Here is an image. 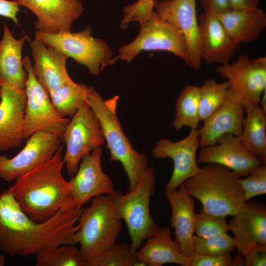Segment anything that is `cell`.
I'll use <instances>...</instances> for the list:
<instances>
[{"instance_id": "4316f807", "label": "cell", "mask_w": 266, "mask_h": 266, "mask_svg": "<svg viewBox=\"0 0 266 266\" xmlns=\"http://www.w3.org/2000/svg\"><path fill=\"white\" fill-rule=\"evenodd\" d=\"M245 148L266 163V112L259 105L245 107L239 136Z\"/></svg>"}, {"instance_id": "83f0119b", "label": "cell", "mask_w": 266, "mask_h": 266, "mask_svg": "<svg viewBox=\"0 0 266 266\" xmlns=\"http://www.w3.org/2000/svg\"><path fill=\"white\" fill-rule=\"evenodd\" d=\"M200 86L187 85L179 94L175 104V115L172 125L176 131L184 127L198 129L200 122L199 114Z\"/></svg>"}, {"instance_id": "9c48e42d", "label": "cell", "mask_w": 266, "mask_h": 266, "mask_svg": "<svg viewBox=\"0 0 266 266\" xmlns=\"http://www.w3.org/2000/svg\"><path fill=\"white\" fill-rule=\"evenodd\" d=\"M72 117L62 135L66 144L63 160L71 176L77 172L82 158L104 143L99 122L86 101Z\"/></svg>"}, {"instance_id": "f1b7e54d", "label": "cell", "mask_w": 266, "mask_h": 266, "mask_svg": "<svg viewBox=\"0 0 266 266\" xmlns=\"http://www.w3.org/2000/svg\"><path fill=\"white\" fill-rule=\"evenodd\" d=\"M88 86L72 79L51 91L49 97L58 112L62 116L72 117L86 101Z\"/></svg>"}, {"instance_id": "f35d334b", "label": "cell", "mask_w": 266, "mask_h": 266, "mask_svg": "<svg viewBox=\"0 0 266 266\" xmlns=\"http://www.w3.org/2000/svg\"><path fill=\"white\" fill-rule=\"evenodd\" d=\"M19 6L13 0H0V16L11 19L18 24L17 14L20 10Z\"/></svg>"}, {"instance_id": "44dd1931", "label": "cell", "mask_w": 266, "mask_h": 266, "mask_svg": "<svg viewBox=\"0 0 266 266\" xmlns=\"http://www.w3.org/2000/svg\"><path fill=\"white\" fill-rule=\"evenodd\" d=\"M201 59L207 64L229 63L239 48L225 29L217 15L203 13L198 19Z\"/></svg>"}, {"instance_id": "d590c367", "label": "cell", "mask_w": 266, "mask_h": 266, "mask_svg": "<svg viewBox=\"0 0 266 266\" xmlns=\"http://www.w3.org/2000/svg\"><path fill=\"white\" fill-rule=\"evenodd\" d=\"M191 266H232V258L230 252L215 255L194 253Z\"/></svg>"}, {"instance_id": "8d00e7d4", "label": "cell", "mask_w": 266, "mask_h": 266, "mask_svg": "<svg viewBox=\"0 0 266 266\" xmlns=\"http://www.w3.org/2000/svg\"><path fill=\"white\" fill-rule=\"evenodd\" d=\"M245 266H266V246H260L249 250L244 255Z\"/></svg>"}, {"instance_id": "cb8c5ba5", "label": "cell", "mask_w": 266, "mask_h": 266, "mask_svg": "<svg viewBox=\"0 0 266 266\" xmlns=\"http://www.w3.org/2000/svg\"><path fill=\"white\" fill-rule=\"evenodd\" d=\"M169 227H159L145 244L134 253L135 258L144 265L162 266L174 264L181 266H191V258L182 254L179 244L173 240Z\"/></svg>"}, {"instance_id": "7bdbcfd3", "label": "cell", "mask_w": 266, "mask_h": 266, "mask_svg": "<svg viewBox=\"0 0 266 266\" xmlns=\"http://www.w3.org/2000/svg\"></svg>"}, {"instance_id": "484cf974", "label": "cell", "mask_w": 266, "mask_h": 266, "mask_svg": "<svg viewBox=\"0 0 266 266\" xmlns=\"http://www.w3.org/2000/svg\"><path fill=\"white\" fill-rule=\"evenodd\" d=\"M27 38L16 39L6 23L0 40V80L17 89H25L28 74L22 58L24 44Z\"/></svg>"}, {"instance_id": "74e56055", "label": "cell", "mask_w": 266, "mask_h": 266, "mask_svg": "<svg viewBox=\"0 0 266 266\" xmlns=\"http://www.w3.org/2000/svg\"><path fill=\"white\" fill-rule=\"evenodd\" d=\"M204 13L221 14L230 9L229 0H199Z\"/></svg>"}, {"instance_id": "b9f144b4", "label": "cell", "mask_w": 266, "mask_h": 266, "mask_svg": "<svg viewBox=\"0 0 266 266\" xmlns=\"http://www.w3.org/2000/svg\"><path fill=\"white\" fill-rule=\"evenodd\" d=\"M5 257L3 255H0V266H3L5 264Z\"/></svg>"}, {"instance_id": "d4e9b609", "label": "cell", "mask_w": 266, "mask_h": 266, "mask_svg": "<svg viewBox=\"0 0 266 266\" xmlns=\"http://www.w3.org/2000/svg\"><path fill=\"white\" fill-rule=\"evenodd\" d=\"M217 16L229 34L239 44L258 39L266 27V14L258 7L229 9Z\"/></svg>"}, {"instance_id": "52a82bcc", "label": "cell", "mask_w": 266, "mask_h": 266, "mask_svg": "<svg viewBox=\"0 0 266 266\" xmlns=\"http://www.w3.org/2000/svg\"><path fill=\"white\" fill-rule=\"evenodd\" d=\"M91 27L88 26L77 33H49L37 31L35 37L47 46L61 52L86 66L91 74L97 75L107 66L114 64L116 60L112 58V52L108 44L93 37Z\"/></svg>"}, {"instance_id": "d6a6232c", "label": "cell", "mask_w": 266, "mask_h": 266, "mask_svg": "<svg viewBox=\"0 0 266 266\" xmlns=\"http://www.w3.org/2000/svg\"><path fill=\"white\" fill-rule=\"evenodd\" d=\"M226 216L216 215L206 211L201 208L196 213L195 233L201 237H212L227 233L229 226Z\"/></svg>"}, {"instance_id": "ab89813d", "label": "cell", "mask_w": 266, "mask_h": 266, "mask_svg": "<svg viewBox=\"0 0 266 266\" xmlns=\"http://www.w3.org/2000/svg\"><path fill=\"white\" fill-rule=\"evenodd\" d=\"M230 9H242L258 7L260 0H229Z\"/></svg>"}, {"instance_id": "836d02e7", "label": "cell", "mask_w": 266, "mask_h": 266, "mask_svg": "<svg viewBox=\"0 0 266 266\" xmlns=\"http://www.w3.org/2000/svg\"><path fill=\"white\" fill-rule=\"evenodd\" d=\"M194 253L215 255L222 254L234 249V240L227 233L212 237H201L194 235Z\"/></svg>"}, {"instance_id": "9a60e30c", "label": "cell", "mask_w": 266, "mask_h": 266, "mask_svg": "<svg viewBox=\"0 0 266 266\" xmlns=\"http://www.w3.org/2000/svg\"><path fill=\"white\" fill-rule=\"evenodd\" d=\"M0 151L19 147L24 136L27 94L0 80Z\"/></svg>"}, {"instance_id": "5bb4252c", "label": "cell", "mask_w": 266, "mask_h": 266, "mask_svg": "<svg viewBox=\"0 0 266 266\" xmlns=\"http://www.w3.org/2000/svg\"><path fill=\"white\" fill-rule=\"evenodd\" d=\"M155 11L162 19L173 25L185 40L188 58L186 64L195 71L201 67L196 0L156 1Z\"/></svg>"}, {"instance_id": "7a4b0ae2", "label": "cell", "mask_w": 266, "mask_h": 266, "mask_svg": "<svg viewBox=\"0 0 266 266\" xmlns=\"http://www.w3.org/2000/svg\"><path fill=\"white\" fill-rule=\"evenodd\" d=\"M61 145L49 160L15 180L8 189L22 210L33 220L42 222L76 203L69 181L63 176Z\"/></svg>"}, {"instance_id": "8992f818", "label": "cell", "mask_w": 266, "mask_h": 266, "mask_svg": "<svg viewBox=\"0 0 266 266\" xmlns=\"http://www.w3.org/2000/svg\"><path fill=\"white\" fill-rule=\"evenodd\" d=\"M155 191V178L152 167L148 168L134 188L123 194L115 191L111 195L119 217L128 228L131 247L135 253L144 240L153 235L159 227L150 211V199Z\"/></svg>"}, {"instance_id": "ac0fdd59", "label": "cell", "mask_w": 266, "mask_h": 266, "mask_svg": "<svg viewBox=\"0 0 266 266\" xmlns=\"http://www.w3.org/2000/svg\"><path fill=\"white\" fill-rule=\"evenodd\" d=\"M35 14L37 32L57 33L71 32L73 22L82 14L79 0H13Z\"/></svg>"}, {"instance_id": "2e32d148", "label": "cell", "mask_w": 266, "mask_h": 266, "mask_svg": "<svg viewBox=\"0 0 266 266\" xmlns=\"http://www.w3.org/2000/svg\"><path fill=\"white\" fill-rule=\"evenodd\" d=\"M198 164H216L232 171L238 177L247 176L257 166L265 164L243 146L239 136H223L215 144L200 147Z\"/></svg>"}, {"instance_id": "4dcf8cb0", "label": "cell", "mask_w": 266, "mask_h": 266, "mask_svg": "<svg viewBox=\"0 0 266 266\" xmlns=\"http://www.w3.org/2000/svg\"><path fill=\"white\" fill-rule=\"evenodd\" d=\"M138 261L127 242H115L99 254L86 261L85 266H138Z\"/></svg>"}, {"instance_id": "30bf717a", "label": "cell", "mask_w": 266, "mask_h": 266, "mask_svg": "<svg viewBox=\"0 0 266 266\" xmlns=\"http://www.w3.org/2000/svg\"><path fill=\"white\" fill-rule=\"evenodd\" d=\"M23 64L28 74L25 88L27 98L25 112V139L40 130L62 136L69 120L62 116L55 109L49 94L36 78L29 56L23 58Z\"/></svg>"}, {"instance_id": "e575fe53", "label": "cell", "mask_w": 266, "mask_h": 266, "mask_svg": "<svg viewBox=\"0 0 266 266\" xmlns=\"http://www.w3.org/2000/svg\"><path fill=\"white\" fill-rule=\"evenodd\" d=\"M244 178H238L246 201L266 194V165L262 164L253 169Z\"/></svg>"}, {"instance_id": "6da1fadb", "label": "cell", "mask_w": 266, "mask_h": 266, "mask_svg": "<svg viewBox=\"0 0 266 266\" xmlns=\"http://www.w3.org/2000/svg\"><path fill=\"white\" fill-rule=\"evenodd\" d=\"M84 206L60 211L47 221L36 222L21 208L8 189L0 192V251L26 258L45 248L75 245L76 223Z\"/></svg>"}, {"instance_id": "603a6c76", "label": "cell", "mask_w": 266, "mask_h": 266, "mask_svg": "<svg viewBox=\"0 0 266 266\" xmlns=\"http://www.w3.org/2000/svg\"><path fill=\"white\" fill-rule=\"evenodd\" d=\"M30 47L34 60L33 71L48 94L71 79L66 70V55L47 46L36 37L30 42Z\"/></svg>"}, {"instance_id": "f546056e", "label": "cell", "mask_w": 266, "mask_h": 266, "mask_svg": "<svg viewBox=\"0 0 266 266\" xmlns=\"http://www.w3.org/2000/svg\"><path fill=\"white\" fill-rule=\"evenodd\" d=\"M36 266H85L86 260L75 245L61 244L35 254Z\"/></svg>"}, {"instance_id": "60d3db41", "label": "cell", "mask_w": 266, "mask_h": 266, "mask_svg": "<svg viewBox=\"0 0 266 266\" xmlns=\"http://www.w3.org/2000/svg\"><path fill=\"white\" fill-rule=\"evenodd\" d=\"M245 266V259L244 256L240 253L233 258H232V266Z\"/></svg>"}, {"instance_id": "d6986e66", "label": "cell", "mask_w": 266, "mask_h": 266, "mask_svg": "<svg viewBox=\"0 0 266 266\" xmlns=\"http://www.w3.org/2000/svg\"><path fill=\"white\" fill-rule=\"evenodd\" d=\"M228 226L234 247L243 256L251 249L266 246V207L261 202L246 201Z\"/></svg>"}, {"instance_id": "ba28073f", "label": "cell", "mask_w": 266, "mask_h": 266, "mask_svg": "<svg viewBox=\"0 0 266 266\" xmlns=\"http://www.w3.org/2000/svg\"><path fill=\"white\" fill-rule=\"evenodd\" d=\"M138 36L131 43L121 46L115 58L131 62L143 51L169 52L186 62V43L181 32L173 25L160 18L155 10L144 23L140 25Z\"/></svg>"}, {"instance_id": "ffe728a7", "label": "cell", "mask_w": 266, "mask_h": 266, "mask_svg": "<svg viewBox=\"0 0 266 266\" xmlns=\"http://www.w3.org/2000/svg\"><path fill=\"white\" fill-rule=\"evenodd\" d=\"M244 115V105L230 87L223 105L203 120L198 129L200 148L215 144L227 134L239 136Z\"/></svg>"}, {"instance_id": "1f68e13d", "label": "cell", "mask_w": 266, "mask_h": 266, "mask_svg": "<svg viewBox=\"0 0 266 266\" xmlns=\"http://www.w3.org/2000/svg\"><path fill=\"white\" fill-rule=\"evenodd\" d=\"M230 88L227 81L217 82L208 79L200 86L199 114L200 121H203L224 103Z\"/></svg>"}, {"instance_id": "5b68a950", "label": "cell", "mask_w": 266, "mask_h": 266, "mask_svg": "<svg viewBox=\"0 0 266 266\" xmlns=\"http://www.w3.org/2000/svg\"><path fill=\"white\" fill-rule=\"evenodd\" d=\"M79 228L74 241L86 261L117 242L122 229L111 195H101L91 199L79 218Z\"/></svg>"}, {"instance_id": "3957f363", "label": "cell", "mask_w": 266, "mask_h": 266, "mask_svg": "<svg viewBox=\"0 0 266 266\" xmlns=\"http://www.w3.org/2000/svg\"><path fill=\"white\" fill-rule=\"evenodd\" d=\"M118 96L104 100L92 87H88L86 101L96 117L110 153L111 161H119L126 171L129 190L133 189L148 170L147 157L132 147L117 116Z\"/></svg>"}, {"instance_id": "e0dca14e", "label": "cell", "mask_w": 266, "mask_h": 266, "mask_svg": "<svg viewBox=\"0 0 266 266\" xmlns=\"http://www.w3.org/2000/svg\"><path fill=\"white\" fill-rule=\"evenodd\" d=\"M102 152L99 146L84 157L77 172L69 181L77 207L83 206L97 196L112 195L115 191L113 183L102 171Z\"/></svg>"}, {"instance_id": "8fae6325", "label": "cell", "mask_w": 266, "mask_h": 266, "mask_svg": "<svg viewBox=\"0 0 266 266\" xmlns=\"http://www.w3.org/2000/svg\"><path fill=\"white\" fill-rule=\"evenodd\" d=\"M216 72L226 78L245 107L259 105L266 91V57L251 60L241 55L232 63L221 65Z\"/></svg>"}, {"instance_id": "4fadbf2b", "label": "cell", "mask_w": 266, "mask_h": 266, "mask_svg": "<svg viewBox=\"0 0 266 266\" xmlns=\"http://www.w3.org/2000/svg\"><path fill=\"white\" fill-rule=\"evenodd\" d=\"M198 129H191L184 138L172 142L167 139L159 140L152 149L153 156L158 159L169 158L173 162V170L165 187V192L177 189L188 179L196 175L200 167L197 162L199 147Z\"/></svg>"}, {"instance_id": "277c9868", "label": "cell", "mask_w": 266, "mask_h": 266, "mask_svg": "<svg viewBox=\"0 0 266 266\" xmlns=\"http://www.w3.org/2000/svg\"><path fill=\"white\" fill-rule=\"evenodd\" d=\"M238 177L232 171L216 164H206L186 180L187 193L198 199L206 211L224 216L237 213L246 201Z\"/></svg>"}, {"instance_id": "7c38bea8", "label": "cell", "mask_w": 266, "mask_h": 266, "mask_svg": "<svg viewBox=\"0 0 266 266\" xmlns=\"http://www.w3.org/2000/svg\"><path fill=\"white\" fill-rule=\"evenodd\" d=\"M23 149L9 158L0 155V177L8 183L50 160L61 146L62 136L48 131L34 132Z\"/></svg>"}, {"instance_id": "7402d4cb", "label": "cell", "mask_w": 266, "mask_h": 266, "mask_svg": "<svg viewBox=\"0 0 266 266\" xmlns=\"http://www.w3.org/2000/svg\"><path fill=\"white\" fill-rule=\"evenodd\" d=\"M178 187L165 192V195L171 206L170 224L174 229L175 240L179 244L182 254L191 258L196 218L195 200L187 193L183 183Z\"/></svg>"}]
</instances>
